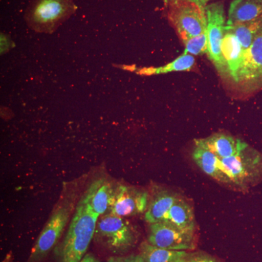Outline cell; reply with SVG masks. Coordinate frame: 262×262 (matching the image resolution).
Instances as JSON below:
<instances>
[{
	"label": "cell",
	"instance_id": "1",
	"mask_svg": "<svg viewBox=\"0 0 262 262\" xmlns=\"http://www.w3.org/2000/svg\"><path fill=\"white\" fill-rule=\"evenodd\" d=\"M85 179L63 183L59 199L33 246L27 262H40L59 243L66 227L75 213L77 203L82 195V187Z\"/></svg>",
	"mask_w": 262,
	"mask_h": 262
},
{
	"label": "cell",
	"instance_id": "2",
	"mask_svg": "<svg viewBox=\"0 0 262 262\" xmlns=\"http://www.w3.org/2000/svg\"><path fill=\"white\" fill-rule=\"evenodd\" d=\"M90 189L81 195L68 229L54 249L55 262H80L94 239L99 215L90 206Z\"/></svg>",
	"mask_w": 262,
	"mask_h": 262
},
{
	"label": "cell",
	"instance_id": "3",
	"mask_svg": "<svg viewBox=\"0 0 262 262\" xmlns=\"http://www.w3.org/2000/svg\"><path fill=\"white\" fill-rule=\"evenodd\" d=\"M168 20L185 42L207 31L206 7L201 0H168L165 2Z\"/></svg>",
	"mask_w": 262,
	"mask_h": 262
},
{
	"label": "cell",
	"instance_id": "4",
	"mask_svg": "<svg viewBox=\"0 0 262 262\" xmlns=\"http://www.w3.org/2000/svg\"><path fill=\"white\" fill-rule=\"evenodd\" d=\"M77 10L72 0H32L25 20L34 32L53 34Z\"/></svg>",
	"mask_w": 262,
	"mask_h": 262
},
{
	"label": "cell",
	"instance_id": "5",
	"mask_svg": "<svg viewBox=\"0 0 262 262\" xmlns=\"http://www.w3.org/2000/svg\"><path fill=\"white\" fill-rule=\"evenodd\" d=\"M94 239L112 253L122 254L135 246L138 233L125 218L107 213L98 219Z\"/></svg>",
	"mask_w": 262,
	"mask_h": 262
},
{
	"label": "cell",
	"instance_id": "6",
	"mask_svg": "<svg viewBox=\"0 0 262 262\" xmlns=\"http://www.w3.org/2000/svg\"><path fill=\"white\" fill-rule=\"evenodd\" d=\"M222 164L237 191H247L262 180V155L248 144L233 156L222 160Z\"/></svg>",
	"mask_w": 262,
	"mask_h": 262
},
{
	"label": "cell",
	"instance_id": "7",
	"mask_svg": "<svg viewBox=\"0 0 262 262\" xmlns=\"http://www.w3.org/2000/svg\"><path fill=\"white\" fill-rule=\"evenodd\" d=\"M206 13L208 58L222 77H229L228 70L222 51V41L227 26L223 3L217 2L207 5Z\"/></svg>",
	"mask_w": 262,
	"mask_h": 262
},
{
	"label": "cell",
	"instance_id": "8",
	"mask_svg": "<svg viewBox=\"0 0 262 262\" xmlns=\"http://www.w3.org/2000/svg\"><path fill=\"white\" fill-rule=\"evenodd\" d=\"M146 241L156 247L173 251H192L196 247L194 232L182 230L168 221L150 224Z\"/></svg>",
	"mask_w": 262,
	"mask_h": 262
},
{
	"label": "cell",
	"instance_id": "9",
	"mask_svg": "<svg viewBox=\"0 0 262 262\" xmlns=\"http://www.w3.org/2000/svg\"><path fill=\"white\" fill-rule=\"evenodd\" d=\"M149 200V193L144 189L118 183L115 184L108 213L122 218L142 214L147 209Z\"/></svg>",
	"mask_w": 262,
	"mask_h": 262
},
{
	"label": "cell",
	"instance_id": "10",
	"mask_svg": "<svg viewBox=\"0 0 262 262\" xmlns=\"http://www.w3.org/2000/svg\"><path fill=\"white\" fill-rule=\"evenodd\" d=\"M243 93L250 94L262 89V32L245 52L237 82Z\"/></svg>",
	"mask_w": 262,
	"mask_h": 262
},
{
	"label": "cell",
	"instance_id": "11",
	"mask_svg": "<svg viewBox=\"0 0 262 262\" xmlns=\"http://www.w3.org/2000/svg\"><path fill=\"white\" fill-rule=\"evenodd\" d=\"M192 159L196 165L204 172L225 187L237 191L233 182L229 178L222 167V160L210 150L194 144L192 151Z\"/></svg>",
	"mask_w": 262,
	"mask_h": 262
},
{
	"label": "cell",
	"instance_id": "12",
	"mask_svg": "<svg viewBox=\"0 0 262 262\" xmlns=\"http://www.w3.org/2000/svg\"><path fill=\"white\" fill-rule=\"evenodd\" d=\"M179 194L163 187H154L149 196L144 220L149 225L167 221L168 213Z\"/></svg>",
	"mask_w": 262,
	"mask_h": 262
},
{
	"label": "cell",
	"instance_id": "13",
	"mask_svg": "<svg viewBox=\"0 0 262 262\" xmlns=\"http://www.w3.org/2000/svg\"><path fill=\"white\" fill-rule=\"evenodd\" d=\"M194 144L210 150L223 160L233 156L248 144L225 133H216L204 139H195Z\"/></svg>",
	"mask_w": 262,
	"mask_h": 262
},
{
	"label": "cell",
	"instance_id": "14",
	"mask_svg": "<svg viewBox=\"0 0 262 262\" xmlns=\"http://www.w3.org/2000/svg\"><path fill=\"white\" fill-rule=\"evenodd\" d=\"M222 51L229 77L234 83L237 84L239 70L244 62L245 51L238 39L227 27L222 41Z\"/></svg>",
	"mask_w": 262,
	"mask_h": 262
},
{
	"label": "cell",
	"instance_id": "15",
	"mask_svg": "<svg viewBox=\"0 0 262 262\" xmlns=\"http://www.w3.org/2000/svg\"><path fill=\"white\" fill-rule=\"evenodd\" d=\"M262 16V0H233L229 5L227 25L245 23Z\"/></svg>",
	"mask_w": 262,
	"mask_h": 262
},
{
	"label": "cell",
	"instance_id": "16",
	"mask_svg": "<svg viewBox=\"0 0 262 262\" xmlns=\"http://www.w3.org/2000/svg\"><path fill=\"white\" fill-rule=\"evenodd\" d=\"M115 185L104 179H98L89 186L90 206L99 216L106 214L110 209Z\"/></svg>",
	"mask_w": 262,
	"mask_h": 262
},
{
	"label": "cell",
	"instance_id": "17",
	"mask_svg": "<svg viewBox=\"0 0 262 262\" xmlns=\"http://www.w3.org/2000/svg\"><path fill=\"white\" fill-rule=\"evenodd\" d=\"M167 221L182 230L195 232V218L192 206L179 195L169 211Z\"/></svg>",
	"mask_w": 262,
	"mask_h": 262
},
{
	"label": "cell",
	"instance_id": "18",
	"mask_svg": "<svg viewBox=\"0 0 262 262\" xmlns=\"http://www.w3.org/2000/svg\"><path fill=\"white\" fill-rule=\"evenodd\" d=\"M139 254L143 262H187L189 253L156 247L144 241L139 246Z\"/></svg>",
	"mask_w": 262,
	"mask_h": 262
},
{
	"label": "cell",
	"instance_id": "19",
	"mask_svg": "<svg viewBox=\"0 0 262 262\" xmlns=\"http://www.w3.org/2000/svg\"><path fill=\"white\" fill-rule=\"evenodd\" d=\"M195 58L190 54L183 53L178 58L166 64L158 67H144L136 69V72L141 76L164 75L176 72H189L194 68Z\"/></svg>",
	"mask_w": 262,
	"mask_h": 262
},
{
	"label": "cell",
	"instance_id": "20",
	"mask_svg": "<svg viewBox=\"0 0 262 262\" xmlns=\"http://www.w3.org/2000/svg\"><path fill=\"white\" fill-rule=\"evenodd\" d=\"M226 27L234 33L246 52L252 44L255 38L262 32V16L245 23L227 25Z\"/></svg>",
	"mask_w": 262,
	"mask_h": 262
},
{
	"label": "cell",
	"instance_id": "21",
	"mask_svg": "<svg viewBox=\"0 0 262 262\" xmlns=\"http://www.w3.org/2000/svg\"><path fill=\"white\" fill-rule=\"evenodd\" d=\"M184 44L185 46L184 53L192 55L193 56L208 54V43L207 31L201 35L190 38Z\"/></svg>",
	"mask_w": 262,
	"mask_h": 262
},
{
	"label": "cell",
	"instance_id": "22",
	"mask_svg": "<svg viewBox=\"0 0 262 262\" xmlns=\"http://www.w3.org/2000/svg\"><path fill=\"white\" fill-rule=\"evenodd\" d=\"M106 262H143V259L141 255L138 253L127 256H112Z\"/></svg>",
	"mask_w": 262,
	"mask_h": 262
},
{
	"label": "cell",
	"instance_id": "23",
	"mask_svg": "<svg viewBox=\"0 0 262 262\" xmlns=\"http://www.w3.org/2000/svg\"><path fill=\"white\" fill-rule=\"evenodd\" d=\"M187 262H219L215 258L209 255L203 253H193L189 254Z\"/></svg>",
	"mask_w": 262,
	"mask_h": 262
},
{
	"label": "cell",
	"instance_id": "24",
	"mask_svg": "<svg viewBox=\"0 0 262 262\" xmlns=\"http://www.w3.org/2000/svg\"><path fill=\"white\" fill-rule=\"evenodd\" d=\"M14 47V42L10 39L9 36L5 33H1V55L5 54Z\"/></svg>",
	"mask_w": 262,
	"mask_h": 262
},
{
	"label": "cell",
	"instance_id": "25",
	"mask_svg": "<svg viewBox=\"0 0 262 262\" xmlns=\"http://www.w3.org/2000/svg\"><path fill=\"white\" fill-rule=\"evenodd\" d=\"M80 262H99V261L93 253H89L84 255Z\"/></svg>",
	"mask_w": 262,
	"mask_h": 262
}]
</instances>
